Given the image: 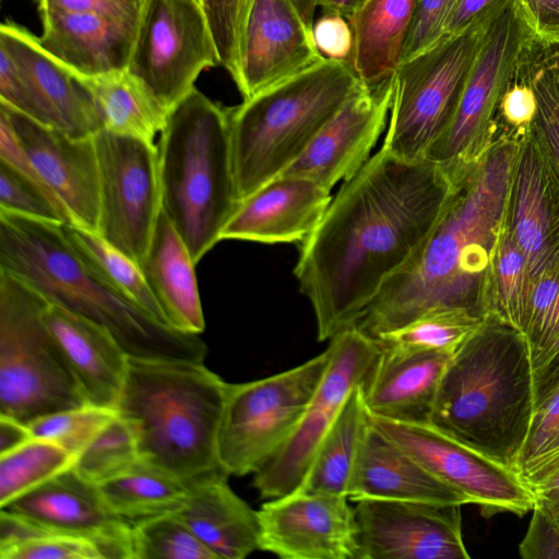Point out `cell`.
<instances>
[{
	"mask_svg": "<svg viewBox=\"0 0 559 559\" xmlns=\"http://www.w3.org/2000/svg\"><path fill=\"white\" fill-rule=\"evenodd\" d=\"M450 185L439 164L406 160L383 147L343 183L300 243L294 270L319 341L357 325L385 281L428 238Z\"/></svg>",
	"mask_w": 559,
	"mask_h": 559,
	"instance_id": "6da1fadb",
	"label": "cell"
},
{
	"mask_svg": "<svg viewBox=\"0 0 559 559\" xmlns=\"http://www.w3.org/2000/svg\"><path fill=\"white\" fill-rule=\"evenodd\" d=\"M498 1L499 0H459L447 25L445 35L454 34L463 29Z\"/></svg>",
	"mask_w": 559,
	"mask_h": 559,
	"instance_id": "6f0895ef",
	"label": "cell"
},
{
	"mask_svg": "<svg viewBox=\"0 0 559 559\" xmlns=\"http://www.w3.org/2000/svg\"><path fill=\"white\" fill-rule=\"evenodd\" d=\"M312 36L292 0H247L236 84L243 99L321 62Z\"/></svg>",
	"mask_w": 559,
	"mask_h": 559,
	"instance_id": "ffe728a7",
	"label": "cell"
},
{
	"mask_svg": "<svg viewBox=\"0 0 559 559\" xmlns=\"http://www.w3.org/2000/svg\"><path fill=\"white\" fill-rule=\"evenodd\" d=\"M519 552L524 559H559V531L536 503Z\"/></svg>",
	"mask_w": 559,
	"mask_h": 559,
	"instance_id": "db71d44e",
	"label": "cell"
},
{
	"mask_svg": "<svg viewBox=\"0 0 559 559\" xmlns=\"http://www.w3.org/2000/svg\"><path fill=\"white\" fill-rule=\"evenodd\" d=\"M521 131L506 129L476 164L448 174L450 190L431 233L382 285L357 323L364 333L376 338L432 311L488 316L490 272L509 224Z\"/></svg>",
	"mask_w": 559,
	"mask_h": 559,
	"instance_id": "7a4b0ae2",
	"label": "cell"
},
{
	"mask_svg": "<svg viewBox=\"0 0 559 559\" xmlns=\"http://www.w3.org/2000/svg\"><path fill=\"white\" fill-rule=\"evenodd\" d=\"M537 110L536 94L519 70L515 80L501 98L499 114L507 127L522 130L533 123L536 119Z\"/></svg>",
	"mask_w": 559,
	"mask_h": 559,
	"instance_id": "f5cc1de1",
	"label": "cell"
},
{
	"mask_svg": "<svg viewBox=\"0 0 559 559\" xmlns=\"http://www.w3.org/2000/svg\"><path fill=\"white\" fill-rule=\"evenodd\" d=\"M369 425L362 384L355 388L321 441L298 489L345 496Z\"/></svg>",
	"mask_w": 559,
	"mask_h": 559,
	"instance_id": "1f68e13d",
	"label": "cell"
},
{
	"mask_svg": "<svg viewBox=\"0 0 559 559\" xmlns=\"http://www.w3.org/2000/svg\"><path fill=\"white\" fill-rule=\"evenodd\" d=\"M159 134L162 209L197 264L222 240L240 204L229 107L194 87L168 112Z\"/></svg>",
	"mask_w": 559,
	"mask_h": 559,
	"instance_id": "8992f818",
	"label": "cell"
},
{
	"mask_svg": "<svg viewBox=\"0 0 559 559\" xmlns=\"http://www.w3.org/2000/svg\"><path fill=\"white\" fill-rule=\"evenodd\" d=\"M0 46L22 68L50 127L74 138L92 136L102 129L82 80L48 53L38 36L7 20L0 26Z\"/></svg>",
	"mask_w": 559,
	"mask_h": 559,
	"instance_id": "cb8c5ba5",
	"label": "cell"
},
{
	"mask_svg": "<svg viewBox=\"0 0 559 559\" xmlns=\"http://www.w3.org/2000/svg\"><path fill=\"white\" fill-rule=\"evenodd\" d=\"M483 321L459 310L432 311L374 340L381 348L454 354Z\"/></svg>",
	"mask_w": 559,
	"mask_h": 559,
	"instance_id": "74e56055",
	"label": "cell"
},
{
	"mask_svg": "<svg viewBox=\"0 0 559 559\" xmlns=\"http://www.w3.org/2000/svg\"><path fill=\"white\" fill-rule=\"evenodd\" d=\"M39 14L91 12L138 26L145 0H33Z\"/></svg>",
	"mask_w": 559,
	"mask_h": 559,
	"instance_id": "f907efd6",
	"label": "cell"
},
{
	"mask_svg": "<svg viewBox=\"0 0 559 559\" xmlns=\"http://www.w3.org/2000/svg\"><path fill=\"white\" fill-rule=\"evenodd\" d=\"M508 230L531 285L559 263V167L536 119L521 131Z\"/></svg>",
	"mask_w": 559,
	"mask_h": 559,
	"instance_id": "e0dca14e",
	"label": "cell"
},
{
	"mask_svg": "<svg viewBox=\"0 0 559 559\" xmlns=\"http://www.w3.org/2000/svg\"><path fill=\"white\" fill-rule=\"evenodd\" d=\"M559 466V391L538 406L515 472L531 489Z\"/></svg>",
	"mask_w": 559,
	"mask_h": 559,
	"instance_id": "b9f144b4",
	"label": "cell"
},
{
	"mask_svg": "<svg viewBox=\"0 0 559 559\" xmlns=\"http://www.w3.org/2000/svg\"><path fill=\"white\" fill-rule=\"evenodd\" d=\"M219 66L198 0H145L128 73L168 112L195 86L202 71Z\"/></svg>",
	"mask_w": 559,
	"mask_h": 559,
	"instance_id": "7c38bea8",
	"label": "cell"
},
{
	"mask_svg": "<svg viewBox=\"0 0 559 559\" xmlns=\"http://www.w3.org/2000/svg\"><path fill=\"white\" fill-rule=\"evenodd\" d=\"M99 171L98 235L139 266L162 211L154 142L100 129L94 134Z\"/></svg>",
	"mask_w": 559,
	"mask_h": 559,
	"instance_id": "5bb4252c",
	"label": "cell"
},
{
	"mask_svg": "<svg viewBox=\"0 0 559 559\" xmlns=\"http://www.w3.org/2000/svg\"><path fill=\"white\" fill-rule=\"evenodd\" d=\"M39 17L41 46L74 73L93 78L127 71L138 26L91 12Z\"/></svg>",
	"mask_w": 559,
	"mask_h": 559,
	"instance_id": "484cf974",
	"label": "cell"
},
{
	"mask_svg": "<svg viewBox=\"0 0 559 559\" xmlns=\"http://www.w3.org/2000/svg\"><path fill=\"white\" fill-rule=\"evenodd\" d=\"M223 469L188 481L177 514L218 559H243L260 549L258 511L229 486Z\"/></svg>",
	"mask_w": 559,
	"mask_h": 559,
	"instance_id": "f1b7e54d",
	"label": "cell"
},
{
	"mask_svg": "<svg viewBox=\"0 0 559 559\" xmlns=\"http://www.w3.org/2000/svg\"><path fill=\"white\" fill-rule=\"evenodd\" d=\"M44 319L86 403L116 409L127 378L129 355L111 332L50 301Z\"/></svg>",
	"mask_w": 559,
	"mask_h": 559,
	"instance_id": "d4e9b609",
	"label": "cell"
},
{
	"mask_svg": "<svg viewBox=\"0 0 559 559\" xmlns=\"http://www.w3.org/2000/svg\"><path fill=\"white\" fill-rule=\"evenodd\" d=\"M366 0H317L324 12L340 14L347 20L360 9Z\"/></svg>",
	"mask_w": 559,
	"mask_h": 559,
	"instance_id": "94428289",
	"label": "cell"
},
{
	"mask_svg": "<svg viewBox=\"0 0 559 559\" xmlns=\"http://www.w3.org/2000/svg\"><path fill=\"white\" fill-rule=\"evenodd\" d=\"M205 13L218 62L235 84L240 73V41L247 0H200Z\"/></svg>",
	"mask_w": 559,
	"mask_h": 559,
	"instance_id": "7dc6e473",
	"label": "cell"
},
{
	"mask_svg": "<svg viewBox=\"0 0 559 559\" xmlns=\"http://www.w3.org/2000/svg\"><path fill=\"white\" fill-rule=\"evenodd\" d=\"M76 456L57 442L33 437L0 454V508L72 468Z\"/></svg>",
	"mask_w": 559,
	"mask_h": 559,
	"instance_id": "8d00e7d4",
	"label": "cell"
},
{
	"mask_svg": "<svg viewBox=\"0 0 559 559\" xmlns=\"http://www.w3.org/2000/svg\"><path fill=\"white\" fill-rule=\"evenodd\" d=\"M139 460L135 435L117 412L78 455L73 469L88 483L99 485L128 471Z\"/></svg>",
	"mask_w": 559,
	"mask_h": 559,
	"instance_id": "60d3db41",
	"label": "cell"
},
{
	"mask_svg": "<svg viewBox=\"0 0 559 559\" xmlns=\"http://www.w3.org/2000/svg\"><path fill=\"white\" fill-rule=\"evenodd\" d=\"M535 409L559 391V338L533 366Z\"/></svg>",
	"mask_w": 559,
	"mask_h": 559,
	"instance_id": "9f6ffc18",
	"label": "cell"
},
{
	"mask_svg": "<svg viewBox=\"0 0 559 559\" xmlns=\"http://www.w3.org/2000/svg\"><path fill=\"white\" fill-rule=\"evenodd\" d=\"M552 50L556 55L557 63H558V70H559V45L558 46H551Z\"/></svg>",
	"mask_w": 559,
	"mask_h": 559,
	"instance_id": "e7e4bbea",
	"label": "cell"
},
{
	"mask_svg": "<svg viewBox=\"0 0 559 559\" xmlns=\"http://www.w3.org/2000/svg\"><path fill=\"white\" fill-rule=\"evenodd\" d=\"M117 415V409L84 404L40 416L27 424L33 437L46 438L78 455Z\"/></svg>",
	"mask_w": 559,
	"mask_h": 559,
	"instance_id": "7bdbcfd3",
	"label": "cell"
},
{
	"mask_svg": "<svg viewBox=\"0 0 559 559\" xmlns=\"http://www.w3.org/2000/svg\"><path fill=\"white\" fill-rule=\"evenodd\" d=\"M0 103L24 114L39 123L49 126L22 68L12 55L1 46Z\"/></svg>",
	"mask_w": 559,
	"mask_h": 559,
	"instance_id": "681fc988",
	"label": "cell"
},
{
	"mask_svg": "<svg viewBox=\"0 0 559 559\" xmlns=\"http://www.w3.org/2000/svg\"><path fill=\"white\" fill-rule=\"evenodd\" d=\"M536 501H559V466L547 477L531 488Z\"/></svg>",
	"mask_w": 559,
	"mask_h": 559,
	"instance_id": "91938a15",
	"label": "cell"
},
{
	"mask_svg": "<svg viewBox=\"0 0 559 559\" xmlns=\"http://www.w3.org/2000/svg\"><path fill=\"white\" fill-rule=\"evenodd\" d=\"M330 360V350L288 370L229 383L217 440L221 468L229 476L254 474L296 429Z\"/></svg>",
	"mask_w": 559,
	"mask_h": 559,
	"instance_id": "30bf717a",
	"label": "cell"
},
{
	"mask_svg": "<svg viewBox=\"0 0 559 559\" xmlns=\"http://www.w3.org/2000/svg\"><path fill=\"white\" fill-rule=\"evenodd\" d=\"M368 411V409H367ZM369 423L415 457L430 473L488 514L532 511L536 498L510 469L435 427L368 412Z\"/></svg>",
	"mask_w": 559,
	"mask_h": 559,
	"instance_id": "9a60e30c",
	"label": "cell"
},
{
	"mask_svg": "<svg viewBox=\"0 0 559 559\" xmlns=\"http://www.w3.org/2000/svg\"><path fill=\"white\" fill-rule=\"evenodd\" d=\"M132 559L218 558L177 513H169L133 522Z\"/></svg>",
	"mask_w": 559,
	"mask_h": 559,
	"instance_id": "ab89813d",
	"label": "cell"
},
{
	"mask_svg": "<svg viewBox=\"0 0 559 559\" xmlns=\"http://www.w3.org/2000/svg\"><path fill=\"white\" fill-rule=\"evenodd\" d=\"M394 74L362 85L318 133L305 153L280 176L306 178L331 190L369 159L391 110Z\"/></svg>",
	"mask_w": 559,
	"mask_h": 559,
	"instance_id": "44dd1931",
	"label": "cell"
},
{
	"mask_svg": "<svg viewBox=\"0 0 559 559\" xmlns=\"http://www.w3.org/2000/svg\"><path fill=\"white\" fill-rule=\"evenodd\" d=\"M534 41L515 0H509L488 27L454 116L427 159L452 173L487 153L498 134L501 98Z\"/></svg>",
	"mask_w": 559,
	"mask_h": 559,
	"instance_id": "8fae6325",
	"label": "cell"
},
{
	"mask_svg": "<svg viewBox=\"0 0 559 559\" xmlns=\"http://www.w3.org/2000/svg\"><path fill=\"white\" fill-rule=\"evenodd\" d=\"M1 509L90 538L100 547L105 559H132L133 523L110 512L96 485L73 467Z\"/></svg>",
	"mask_w": 559,
	"mask_h": 559,
	"instance_id": "7402d4cb",
	"label": "cell"
},
{
	"mask_svg": "<svg viewBox=\"0 0 559 559\" xmlns=\"http://www.w3.org/2000/svg\"><path fill=\"white\" fill-rule=\"evenodd\" d=\"M1 559H105L92 539L40 524L8 509L0 511Z\"/></svg>",
	"mask_w": 559,
	"mask_h": 559,
	"instance_id": "d590c367",
	"label": "cell"
},
{
	"mask_svg": "<svg viewBox=\"0 0 559 559\" xmlns=\"http://www.w3.org/2000/svg\"><path fill=\"white\" fill-rule=\"evenodd\" d=\"M417 0H366L349 19V63L365 85L391 78L401 63Z\"/></svg>",
	"mask_w": 559,
	"mask_h": 559,
	"instance_id": "4dcf8cb0",
	"label": "cell"
},
{
	"mask_svg": "<svg viewBox=\"0 0 559 559\" xmlns=\"http://www.w3.org/2000/svg\"><path fill=\"white\" fill-rule=\"evenodd\" d=\"M534 412L527 341L488 314L452 355L429 423L515 471Z\"/></svg>",
	"mask_w": 559,
	"mask_h": 559,
	"instance_id": "3957f363",
	"label": "cell"
},
{
	"mask_svg": "<svg viewBox=\"0 0 559 559\" xmlns=\"http://www.w3.org/2000/svg\"><path fill=\"white\" fill-rule=\"evenodd\" d=\"M0 212L70 225L66 210L41 186L0 159Z\"/></svg>",
	"mask_w": 559,
	"mask_h": 559,
	"instance_id": "bcb514c9",
	"label": "cell"
},
{
	"mask_svg": "<svg viewBox=\"0 0 559 559\" xmlns=\"http://www.w3.org/2000/svg\"><path fill=\"white\" fill-rule=\"evenodd\" d=\"M364 84L348 61L311 68L229 107L240 202L278 177Z\"/></svg>",
	"mask_w": 559,
	"mask_h": 559,
	"instance_id": "52a82bcc",
	"label": "cell"
},
{
	"mask_svg": "<svg viewBox=\"0 0 559 559\" xmlns=\"http://www.w3.org/2000/svg\"><path fill=\"white\" fill-rule=\"evenodd\" d=\"M33 435L27 424L0 415V454L25 443Z\"/></svg>",
	"mask_w": 559,
	"mask_h": 559,
	"instance_id": "680465c9",
	"label": "cell"
},
{
	"mask_svg": "<svg viewBox=\"0 0 559 559\" xmlns=\"http://www.w3.org/2000/svg\"><path fill=\"white\" fill-rule=\"evenodd\" d=\"M331 201V190L316 181L278 176L240 202L222 240L301 243L317 228Z\"/></svg>",
	"mask_w": 559,
	"mask_h": 559,
	"instance_id": "603a6c76",
	"label": "cell"
},
{
	"mask_svg": "<svg viewBox=\"0 0 559 559\" xmlns=\"http://www.w3.org/2000/svg\"><path fill=\"white\" fill-rule=\"evenodd\" d=\"M45 186L71 225L98 234L99 171L94 135L74 138L0 103Z\"/></svg>",
	"mask_w": 559,
	"mask_h": 559,
	"instance_id": "d6986e66",
	"label": "cell"
},
{
	"mask_svg": "<svg viewBox=\"0 0 559 559\" xmlns=\"http://www.w3.org/2000/svg\"><path fill=\"white\" fill-rule=\"evenodd\" d=\"M459 0H417L401 62L433 46L445 35Z\"/></svg>",
	"mask_w": 559,
	"mask_h": 559,
	"instance_id": "c3c4849f",
	"label": "cell"
},
{
	"mask_svg": "<svg viewBox=\"0 0 559 559\" xmlns=\"http://www.w3.org/2000/svg\"><path fill=\"white\" fill-rule=\"evenodd\" d=\"M522 74L536 94V121L559 167V70L554 50L548 47L535 49L523 64Z\"/></svg>",
	"mask_w": 559,
	"mask_h": 559,
	"instance_id": "f6af8a7d",
	"label": "cell"
},
{
	"mask_svg": "<svg viewBox=\"0 0 559 559\" xmlns=\"http://www.w3.org/2000/svg\"><path fill=\"white\" fill-rule=\"evenodd\" d=\"M348 499H384L443 504H466L397 443L370 423L352 477Z\"/></svg>",
	"mask_w": 559,
	"mask_h": 559,
	"instance_id": "83f0119b",
	"label": "cell"
},
{
	"mask_svg": "<svg viewBox=\"0 0 559 559\" xmlns=\"http://www.w3.org/2000/svg\"><path fill=\"white\" fill-rule=\"evenodd\" d=\"M452 355L381 348L362 384L368 412L397 421H429Z\"/></svg>",
	"mask_w": 559,
	"mask_h": 559,
	"instance_id": "4316f807",
	"label": "cell"
},
{
	"mask_svg": "<svg viewBox=\"0 0 559 559\" xmlns=\"http://www.w3.org/2000/svg\"><path fill=\"white\" fill-rule=\"evenodd\" d=\"M528 295L526 261L507 227L498 243L490 272L488 314L522 332Z\"/></svg>",
	"mask_w": 559,
	"mask_h": 559,
	"instance_id": "f35d334b",
	"label": "cell"
},
{
	"mask_svg": "<svg viewBox=\"0 0 559 559\" xmlns=\"http://www.w3.org/2000/svg\"><path fill=\"white\" fill-rule=\"evenodd\" d=\"M96 487L109 511L132 523L177 513L188 496L185 480L142 460Z\"/></svg>",
	"mask_w": 559,
	"mask_h": 559,
	"instance_id": "836d02e7",
	"label": "cell"
},
{
	"mask_svg": "<svg viewBox=\"0 0 559 559\" xmlns=\"http://www.w3.org/2000/svg\"><path fill=\"white\" fill-rule=\"evenodd\" d=\"M328 348V367L296 429L280 452L254 473L253 486L264 499L301 486L321 441L381 353L377 341L357 325L332 337Z\"/></svg>",
	"mask_w": 559,
	"mask_h": 559,
	"instance_id": "4fadbf2b",
	"label": "cell"
},
{
	"mask_svg": "<svg viewBox=\"0 0 559 559\" xmlns=\"http://www.w3.org/2000/svg\"><path fill=\"white\" fill-rule=\"evenodd\" d=\"M312 36L319 52L324 58L349 62L353 34L346 17L324 12L314 21Z\"/></svg>",
	"mask_w": 559,
	"mask_h": 559,
	"instance_id": "816d5d0a",
	"label": "cell"
},
{
	"mask_svg": "<svg viewBox=\"0 0 559 559\" xmlns=\"http://www.w3.org/2000/svg\"><path fill=\"white\" fill-rule=\"evenodd\" d=\"M194 265L187 245L162 209L140 267L168 326L200 335L205 321Z\"/></svg>",
	"mask_w": 559,
	"mask_h": 559,
	"instance_id": "f546056e",
	"label": "cell"
},
{
	"mask_svg": "<svg viewBox=\"0 0 559 559\" xmlns=\"http://www.w3.org/2000/svg\"><path fill=\"white\" fill-rule=\"evenodd\" d=\"M62 230L81 259L103 282L152 319L168 326L141 267L134 261L97 233L64 224Z\"/></svg>",
	"mask_w": 559,
	"mask_h": 559,
	"instance_id": "e575fe53",
	"label": "cell"
},
{
	"mask_svg": "<svg viewBox=\"0 0 559 559\" xmlns=\"http://www.w3.org/2000/svg\"><path fill=\"white\" fill-rule=\"evenodd\" d=\"M78 76L91 94L102 129L150 142L164 129L168 111L128 71Z\"/></svg>",
	"mask_w": 559,
	"mask_h": 559,
	"instance_id": "d6a6232c",
	"label": "cell"
},
{
	"mask_svg": "<svg viewBox=\"0 0 559 559\" xmlns=\"http://www.w3.org/2000/svg\"><path fill=\"white\" fill-rule=\"evenodd\" d=\"M348 500L302 489L267 499L258 510L259 550L282 559H359Z\"/></svg>",
	"mask_w": 559,
	"mask_h": 559,
	"instance_id": "ac0fdd59",
	"label": "cell"
},
{
	"mask_svg": "<svg viewBox=\"0 0 559 559\" xmlns=\"http://www.w3.org/2000/svg\"><path fill=\"white\" fill-rule=\"evenodd\" d=\"M0 267L108 329L131 357L204 361L200 335L160 324L109 287L78 254L62 224L0 212Z\"/></svg>",
	"mask_w": 559,
	"mask_h": 559,
	"instance_id": "277c9868",
	"label": "cell"
},
{
	"mask_svg": "<svg viewBox=\"0 0 559 559\" xmlns=\"http://www.w3.org/2000/svg\"><path fill=\"white\" fill-rule=\"evenodd\" d=\"M508 1L399 64L383 148L406 160L426 158L449 127L485 34Z\"/></svg>",
	"mask_w": 559,
	"mask_h": 559,
	"instance_id": "9c48e42d",
	"label": "cell"
},
{
	"mask_svg": "<svg viewBox=\"0 0 559 559\" xmlns=\"http://www.w3.org/2000/svg\"><path fill=\"white\" fill-rule=\"evenodd\" d=\"M354 508L359 559H468L460 504L362 499Z\"/></svg>",
	"mask_w": 559,
	"mask_h": 559,
	"instance_id": "2e32d148",
	"label": "cell"
},
{
	"mask_svg": "<svg viewBox=\"0 0 559 559\" xmlns=\"http://www.w3.org/2000/svg\"><path fill=\"white\" fill-rule=\"evenodd\" d=\"M48 304L0 267V415L24 424L88 404L45 322Z\"/></svg>",
	"mask_w": 559,
	"mask_h": 559,
	"instance_id": "ba28073f",
	"label": "cell"
},
{
	"mask_svg": "<svg viewBox=\"0 0 559 559\" xmlns=\"http://www.w3.org/2000/svg\"><path fill=\"white\" fill-rule=\"evenodd\" d=\"M297 10L299 11L302 20L307 24L309 28L312 29L314 23V13L317 5V0H292Z\"/></svg>",
	"mask_w": 559,
	"mask_h": 559,
	"instance_id": "6125c7cd",
	"label": "cell"
},
{
	"mask_svg": "<svg viewBox=\"0 0 559 559\" xmlns=\"http://www.w3.org/2000/svg\"><path fill=\"white\" fill-rule=\"evenodd\" d=\"M228 384L203 361L129 356L116 409L135 435L140 460L186 483L219 469Z\"/></svg>",
	"mask_w": 559,
	"mask_h": 559,
	"instance_id": "5b68a950",
	"label": "cell"
},
{
	"mask_svg": "<svg viewBox=\"0 0 559 559\" xmlns=\"http://www.w3.org/2000/svg\"><path fill=\"white\" fill-rule=\"evenodd\" d=\"M200 2V0H198Z\"/></svg>",
	"mask_w": 559,
	"mask_h": 559,
	"instance_id": "03108f58",
	"label": "cell"
},
{
	"mask_svg": "<svg viewBox=\"0 0 559 559\" xmlns=\"http://www.w3.org/2000/svg\"><path fill=\"white\" fill-rule=\"evenodd\" d=\"M536 503L547 513L554 525L559 531V501L556 502H542Z\"/></svg>",
	"mask_w": 559,
	"mask_h": 559,
	"instance_id": "be15d7a7",
	"label": "cell"
},
{
	"mask_svg": "<svg viewBox=\"0 0 559 559\" xmlns=\"http://www.w3.org/2000/svg\"><path fill=\"white\" fill-rule=\"evenodd\" d=\"M535 41L559 45V0H515Z\"/></svg>",
	"mask_w": 559,
	"mask_h": 559,
	"instance_id": "11a10c76",
	"label": "cell"
},
{
	"mask_svg": "<svg viewBox=\"0 0 559 559\" xmlns=\"http://www.w3.org/2000/svg\"><path fill=\"white\" fill-rule=\"evenodd\" d=\"M522 333L537 365L559 338V271L537 278L530 288Z\"/></svg>",
	"mask_w": 559,
	"mask_h": 559,
	"instance_id": "ee69618b",
	"label": "cell"
}]
</instances>
